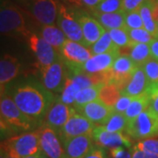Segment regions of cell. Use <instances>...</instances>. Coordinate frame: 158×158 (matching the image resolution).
I'll list each match as a JSON object with an SVG mask.
<instances>
[{
  "instance_id": "obj_1",
  "label": "cell",
  "mask_w": 158,
  "mask_h": 158,
  "mask_svg": "<svg viewBox=\"0 0 158 158\" xmlns=\"http://www.w3.org/2000/svg\"><path fill=\"white\" fill-rule=\"evenodd\" d=\"M10 96L23 113L37 120L45 118L48 111L56 101L54 93L44 85L38 84L19 85Z\"/></svg>"
},
{
  "instance_id": "obj_2",
  "label": "cell",
  "mask_w": 158,
  "mask_h": 158,
  "mask_svg": "<svg viewBox=\"0 0 158 158\" xmlns=\"http://www.w3.org/2000/svg\"><path fill=\"white\" fill-rule=\"evenodd\" d=\"M1 131L19 133L32 131L39 124V120L27 116L18 107L10 95H1L0 101Z\"/></svg>"
},
{
  "instance_id": "obj_3",
  "label": "cell",
  "mask_w": 158,
  "mask_h": 158,
  "mask_svg": "<svg viewBox=\"0 0 158 158\" xmlns=\"http://www.w3.org/2000/svg\"><path fill=\"white\" fill-rule=\"evenodd\" d=\"M0 32L3 35L27 40L31 32L25 22L21 11L16 6L4 3L0 10Z\"/></svg>"
},
{
  "instance_id": "obj_4",
  "label": "cell",
  "mask_w": 158,
  "mask_h": 158,
  "mask_svg": "<svg viewBox=\"0 0 158 158\" xmlns=\"http://www.w3.org/2000/svg\"><path fill=\"white\" fill-rule=\"evenodd\" d=\"M1 148L18 158L28 157L41 152L39 130L10 137L2 142Z\"/></svg>"
},
{
  "instance_id": "obj_5",
  "label": "cell",
  "mask_w": 158,
  "mask_h": 158,
  "mask_svg": "<svg viewBox=\"0 0 158 158\" xmlns=\"http://www.w3.org/2000/svg\"><path fill=\"white\" fill-rule=\"evenodd\" d=\"M126 133L131 138L143 141L158 136V114L148 108L135 118L127 122Z\"/></svg>"
},
{
  "instance_id": "obj_6",
  "label": "cell",
  "mask_w": 158,
  "mask_h": 158,
  "mask_svg": "<svg viewBox=\"0 0 158 158\" xmlns=\"http://www.w3.org/2000/svg\"><path fill=\"white\" fill-rule=\"evenodd\" d=\"M57 26L64 33L67 39L84 44V35L75 8L63 4L58 5Z\"/></svg>"
},
{
  "instance_id": "obj_7",
  "label": "cell",
  "mask_w": 158,
  "mask_h": 158,
  "mask_svg": "<svg viewBox=\"0 0 158 158\" xmlns=\"http://www.w3.org/2000/svg\"><path fill=\"white\" fill-rule=\"evenodd\" d=\"M59 52L65 64L72 72L77 71L93 56L86 46L68 39Z\"/></svg>"
},
{
  "instance_id": "obj_8",
  "label": "cell",
  "mask_w": 158,
  "mask_h": 158,
  "mask_svg": "<svg viewBox=\"0 0 158 158\" xmlns=\"http://www.w3.org/2000/svg\"><path fill=\"white\" fill-rule=\"evenodd\" d=\"M43 85L53 93H62L67 78L64 62L59 58L51 65L40 69Z\"/></svg>"
},
{
  "instance_id": "obj_9",
  "label": "cell",
  "mask_w": 158,
  "mask_h": 158,
  "mask_svg": "<svg viewBox=\"0 0 158 158\" xmlns=\"http://www.w3.org/2000/svg\"><path fill=\"white\" fill-rule=\"evenodd\" d=\"M27 43L37 59L40 69L49 66L60 58L56 49L40 35L31 33L27 38Z\"/></svg>"
},
{
  "instance_id": "obj_10",
  "label": "cell",
  "mask_w": 158,
  "mask_h": 158,
  "mask_svg": "<svg viewBox=\"0 0 158 158\" xmlns=\"http://www.w3.org/2000/svg\"><path fill=\"white\" fill-rule=\"evenodd\" d=\"M40 145L41 152L49 158H65L64 148L58 133L50 127L43 124L39 129Z\"/></svg>"
},
{
  "instance_id": "obj_11",
  "label": "cell",
  "mask_w": 158,
  "mask_h": 158,
  "mask_svg": "<svg viewBox=\"0 0 158 158\" xmlns=\"http://www.w3.org/2000/svg\"><path fill=\"white\" fill-rule=\"evenodd\" d=\"M138 66L130 58L129 56L121 55L114 61L111 69L109 70L110 80L121 89V91L129 82L133 74Z\"/></svg>"
},
{
  "instance_id": "obj_12",
  "label": "cell",
  "mask_w": 158,
  "mask_h": 158,
  "mask_svg": "<svg viewBox=\"0 0 158 158\" xmlns=\"http://www.w3.org/2000/svg\"><path fill=\"white\" fill-rule=\"evenodd\" d=\"M96 126L83 114L77 113L69 118L62 129L58 132V135L62 141L77 136L91 135Z\"/></svg>"
},
{
  "instance_id": "obj_13",
  "label": "cell",
  "mask_w": 158,
  "mask_h": 158,
  "mask_svg": "<svg viewBox=\"0 0 158 158\" xmlns=\"http://www.w3.org/2000/svg\"><path fill=\"white\" fill-rule=\"evenodd\" d=\"M91 137L94 144L103 148H113L124 147L132 148V142L130 139L122 133H112L106 130L102 126H96L91 133Z\"/></svg>"
},
{
  "instance_id": "obj_14",
  "label": "cell",
  "mask_w": 158,
  "mask_h": 158,
  "mask_svg": "<svg viewBox=\"0 0 158 158\" xmlns=\"http://www.w3.org/2000/svg\"><path fill=\"white\" fill-rule=\"evenodd\" d=\"M77 113V111L74 106L62 103L60 99H56L46 114L44 124L58 133L69 118Z\"/></svg>"
},
{
  "instance_id": "obj_15",
  "label": "cell",
  "mask_w": 158,
  "mask_h": 158,
  "mask_svg": "<svg viewBox=\"0 0 158 158\" xmlns=\"http://www.w3.org/2000/svg\"><path fill=\"white\" fill-rule=\"evenodd\" d=\"M76 11L83 31L84 45L87 48H90L107 30L104 28L93 16H90L85 11L78 10H76Z\"/></svg>"
},
{
  "instance_id": "obj_16",
  "label": "cell",
  "mask_w": 158,
  "mask_h": 158,
  "mask_svg": "<svg viewBox=\"0 0 158 158\" xmlns=\"http://www.w3.org/2000/svg\"><path fill=\"white\" fill-rule=\"evenodd\" d=\"M58 5L57 0H32L30 11L42 26L54 25L57 19Z\"/></svg>"
},
{
  "instance_id": "obj_17",
  "label": "cell",
  "mask_w": 158,
  "mask_h": 158,
  "mask_svg": "<svg viewBox=\"0 0 158 158\" xmlns=\"http://www.w3.org/2000/svg\"><path fill=\"white\" fill-rule=\"evenodd\" d=\"M77 113L83 114L97 126H102L115 113L114 108L106 105L100 99H96L77 109Z\"/></svg>"
},
{
  "instance_id": "obj_18",
  "label": "cell",
  "mask_w": 158,
  "mask_h": 158,
  "mask_svg": "<svg viewBox=\"0 0 158 158\" xmlns=\"http://www.w3.org/2000/svg\"><path fill=\"white\" fill-rule=\"evenodd\" d=\"M119 56H120V51L93 55L77 71L90 74L107 72L112 68L114 61ZM77 71H75V72H77Z\"/></svg>"
},
{
  "instance_id": "obj_19",
  "label": "cell",
  "mask_w": 158,
  "mask_h": 158,
  "mask_svg": "<svg viewBox=\"0 0 158 158\" xmlns=\"http://www.w3.org/2000/svg\"><path fill=\"white\" fill-rule=\"evenodd\" d=\"M62 143L69 158H84L95 145L91 135L68 138L62 140Z\"/></svg>"
},
{
  "instance_id": "obj_20",
  "label": "cell",
  "mask_w": 158,
  "mask_h": 158,
  "mask_svg": "<svg viewBox=\"0 0 158 158\" xmlns=\"http://www.w3.org/2000/svg\"><path fill=\"white\" fill-rule=\"evenodd\" d=\"M20 62L17 57L9 54L3 56L0 61V85L3 87L17 77L20 70Z\"/></svg>"
},
{
  "instance_id": "obj_21",
  "label": "cell",
  "mask_w": 158,
  "mask_h": 158,
  "mask_svg": "<svg viewBox=\"0 0 158 158\" xmlns=\"http://www.w3.org/2000/svg\"><path fill=\"white\" fill-rule=\"evenodd\" d=\"M148 88L149 83L148 81L146 74L141 66H138L132 77L130 78L129 82L122 90V94L135 98L146 92Z\"/></svg>"
},
{
  "instance_id": "obj_22",
  "label": "cell",
  "mask_w": 158,
  "mask_h": 158,
  "mask_svg": "<svg viewBox=\"0 0 158 158\" xmlns=\"http://www.w3.org/2000/svg\"><path fill=\"white\" fill-rule=\"evenodd\" d=\"M92 16L103 26L106 30L125 28L126 27V12L123 11L112 13H103L92 11Z\"/></svg>"
},
{
  "instance_id": "obj_23",
  "label": "cell",
  "mask_w": 158,
  "mask_h": 158,
  "mask_svg": "<svg viewBox=\"0 0 158 158\" xmlns=\"http://www.w3.org/2000/svg\"><path fill=\"white\" fill-rule=\"evenodd\" d=\"M40 36H41L47 42L53 46L57 51H60L62 45L67 40L64 33L55 25L42 26Z\"/></svg>"
},
{
  "instance_id": "obj_24",
  "label": "cell",
  "mask_w": 158,
  "mask_h": 158,
  "mask_svg": "<svg viewBox=\"0 0 158 158\" xmlns=\"http://www.w3.org/2000/svg\"><path fill=\"white\" fill-rule=\"evenodd\" d=\"M150 100H151V98H150V94L148 90L139 96L135 97L132 103L130 104L129 107L127 108V110L124 113L125 117L127 118V121L135 118L142 112L147 110L148 108L149 107Z\"/></svg>"
},
{
  "instance_id": "obj_25",
  "label": "cell",
  "mask_w": 158,
  "mask_h": 158,
  "mask_svg": "<svg viewBox=\"0 0 158 158\" xmlns=\"http://www.w3.org/2000/svg\"><path fill=\"white\" fill-rule=\"evenodd\" d=\"M154 0H147L141 8L139 11L141 13V19L143 21L144 28L147 30L149 34H151L155 38H158V25L155 20L153 15V7H154Z\"/></svg>"
},
{
  "instance_id": "obj_26",
  "label": "cell",
  "mask_w": 158,
  "mask_h": 158,
  "mask_svg": "<svg viewBox=\"0 0 158 158\" xmlns=\"http://www.w3.org/2000/svg\"><path fill=\"white\" fill-rule=\"evenodd\" d=\"M122 95L121 89L112 82H107L102 86L98 99L111 107H114L116 102Z\"/></svg>"
},
{
  "instance_id": "obj_27",
  "label": "cell",
  "mask_w": 158,
  "mask_h": 158,
  "mask_svg": "<svg viewBox=\"0 0 158 158\" xmlns=\"http://www.w3.org/2000/svg\"><path fill=\"white\" fill-rule=\"evenodd\" d=\"M105 84L106 83H103V84L87 87V88L79 90L77 95L76 97V101H75L74 107L77 109V108L84 106L85 105L90 103V102L98 99L100 90H101L102 86Z\"/></svg>"
},
{
  "instance_id": "obj_28",
  "label": "cell",
  "mask_w": 158,
  "mask_h": 158,
  "mask_svg": "<svg viewBox=\"0 0 158 158\" xmlns=\"http://www.w3.org/2000/svg\"><path fill=\"white\" fill-rule=\"evenodd\" d=\"M130 58L135 62L137 66H142L145 62L151 59V52L149 44L135 43L128 48Z\"/></svg>"
},
{
  "instance_id": "obj_29",
  "label": "cell",
  "mask_w": 158,
  "mask_h": 158,
  "mask_svg": "<svg viewBox=\"0 0 158 158\" xmlns=\"http://www.w3.org/2000/svg\"><path fill=\"white\" fill-rule=\"evenodd\" d=\"M92 55H98L104 54L108 52H114V51H120V48L113 41L109 32L106 31L102 35L99 40L96 41L93 45L90 48Z\"/></svg>"
},
{
  "instance_id": "obj_30",
  "label": "cell",
  "mask_w": 158,
  "mask_h": 158,
  "mask_svg": "<svg viewBox=\"0 0 158 158\" xmlns=\"http://www.w3.org/2000/svg\"><path fill=\"white\" fill-rule=\"evenodd\" d=\"M80 90L81 88L78 85L73 82V80L69 77V76H67L64 88L60 95L59 99L68 106H74L76 101V97Z\"/></svg>"
},
{
  "instance_id": "obj_31",
  "label": "cell",
  "mask_w": 158,
  "mask_h": 158,
  "mask_svg": "<svg viewBox=\"0 0 158 158\" xmlns=\"http://www.w3.org/2000/svg\"><path fill=\"white\" fill-rule=\"evenodd\" d=\"M127 122L128 121L124 114L114 113L105 124L102 125V127L112 133H122L126 130Z\"/></svg>"
},
{
  "instance_id": "obj_32",
  "label": "cell",
  "mask_w": 158,
  "mask_h": 158,
  "mask_svg": "<svg viewBox=\"0 0 158 158\" xmlns=\"http://www.w3.org/2000/svg\"><path fill=\"white\" fill-rule=\"evenodd\" d=\"M108 32L113 42L118 46L119 48H127L133 45L129 38L127 27L112 29V30H109Z\"/></svg>"
},
{
  "instance_id": "obj_33",
  "label": "cell",
  "mask_w": 158,
  "mask_h": 158,
  "mask_svg": "<svg viewBox=\"0 0 158 158\" xmlns=\"http://www.w3.org/2000/svg\"><path fill=\"white\" fill-rule=\"evenodd\" d=\"M128 35L133 44L135 43H145L150 44L156 39L152 34H149L145 28L128 29Z\"/></svg>"
},
{
  "instance_id": "obj_34",
  "label": "cell",
  "mask_w": 158,
  "mask_h": 158,
  "mask_svg": "<svg viewBox=\"0 0 158 158\" xmlns=\"http://www.w3.org/2000/svg\"><path fill=\"white\" fill-rule=\"evenodd\" d=\"M142 69L146 74L148 81L150 85H158V61L156 59H149L142 66Z\"/></svg>"
},
{
  "instance_id": "obj_35",
  "label": "cell",
  "mask_w": 158,
  "mask_h": 158,
  "mask_svg": "<svg viewBox=\"0 0 158 158\" xmlns=\"http://www.w3.org/2000/svg\"><path fill=\"white\" fill-rule=\"evenodd\" d=\"M93 11L103 13H112L123 11L122 0H104Z\"/></svg>"
},
{
  "instance_id": "obj_36",
  "label": "cell",
  "mask_w": 158,
  "mask_h": 158,
  "mask_svg": "<svg viewBox=\"0 0 158 158\" xmlns=\"http://www.w3.org/2000/svg\"><path fill=\"white\" fill-rule=\"evenodd\" d=\"M133 148L148 154L158 156V139L153 138V139L139 141L133 146Z\"/></svg>"
},
{
  "instance_id": "obj_37",
  "label": "cell",
  "mask_w": 158,
  "mask_h": 158,
  "mask_svg": "<svg viewBox=\"0 0 158 158\" xmlns=\"http://www.w3.org/2000/svg\"><path fill=\"white\" fill-rule=\"evenodd\" d=\"M126 27L128 29L144 28L143 21L139 10L126 12Z\"/></svg>"
},
{
  "instance_id": "obj_38",
  "label": "cell",
  "mask_w": 158,
  "mask_h": 158,
  "mask_svg": "<svg viewBox=\"0 0 158 158\" xmlns=\"http://www.w3.org/2000/svg\"><path fill=\"white\" fill-rule=\"evenodd\" d=\"M134 98H135L134 97L122 94L118 99V101L116 102V104H115V106L113 107L115 113L124 114L125 112L127 110V108L129 107L130 104L134 100Z\"/></svg>"
},
{
  "instance_id": "obj_39",
  "label": "cell",
  "mask_w": 158,
  "mask_h": 158,
  "mask_svg": "<svg viewBox=\"0 0 158 158\" xmlns=\"http://www.w3.org/2000/svg\"><path fill=\"white\" fill-rule=\"evenodd\" d=\"M147 0H122V10L125 12L137 11Z\"/></svg>"
},
{
  "instance_id": "obj_40",
  "label": "cell",
  "mask_w": 158,
  "mask_h": 158,
  "mask_svg": "<svg viewBox=\"0 0 158 158\" xmlns=\"http://www.w3.org/2000/svg\"><path fill=\"white\" fill-rule=\"evenodd\" d=\"M149 94H150V105L149 107L152 111L158 114V85H150L148 89Z\"/></svg>"
},
{
  "instance_id": "obj_41",
  "label": "cell",
  "mask_w": 158,
  "mask_h": 158,
  "mask_svg": "<svg viewBox=\"0 0 158 158\" xmlns=\"http://www.w3.org/2000/svg\"><path fill=\"white\" fill-rule=\"evenodd\" d=\"M84 158H108L105 148L94 145Z\"/></svg>"
},
{
  "instance_id": "obj_42",
  "label": "cell",
  "mask_w": 158,
  "mask_h": 158,
  "mask_svg": "<svg viewBox=\"0 0 158 158\" xmlns=\"http://www.w3.org/2000/svg\"><path fill=\"white\" fill-rule=\"evenodd\" d=\"M132 153H133V158H158L156 155H152V154H148V153L141 151L139 149H136L132 148Z\"/></svg>"
},
{
  "instance_id": "obj_43",
  "label": "cell",
  "mask_w": 158,
  "mask_h": 158,
  "mask_svg": "<svg viewBox=\"0 0 158 158\" xmlns=\"http://www.w3.org/2000/svg\"><path fill=\"white\" fill-rule=\"evenodd\" d=\"M149 47H150V52H151L152 58L158 61V38H156L154 40L149 44Z\"/></svg>"
},
{
  "instance_id": "obj_44",
  "label": "cell",
  "mask_w": 158,
  "mask_h": 158,
  "mask_svg": "<svg viewBox=\"0 0 158 158\" xmlns=\"http://www.w3.org/2000/svg\"><path fill=\"white\" fill-rule=\"evenodd\" d=\"M104 0H82L84 6L88 7V8H90L91 11L95 10L97 6H98Z\"/></svg>"
},
{
  "instance_id": "obj_45",
  "label": "cell",
  "mask_w": 158,
  "mask_h": 158,
  "mask_svg": "<svg viewBox=\"0 0 158 158\" xmlns=\"http://www.w3.org/2000/svg\"><path fill=\"white\" fill-rule=\"evenodd\" d=\"M63 2H65L66 4H68L69 6H71L74 8H81L82 6H84L82 0H62Z\"/></svg>"
},
{
  "instance_id": "obj_46",
  "label": "cell",
  "mask_w": 158,
  "mask_h": 158,
  "mask_svg": "<svg viewBox=\"0 0 158 158\" xmlns=\"http://www.w3.org/2000/svg\"><path fill=\"white\" fill-rule=\"evenodd\" d=\"M108 158H111V157H108ZM117 158H133L132 149H131V148H127V149L126 150V152H125L122 156H120L119 157H117Z\"/></svg>"
},
{
  "instance_id": "obj_47",
  "label": "cell",
  "mask_w": 158,
  "mask_h": 158,
  "mask_svg": "<svg viewBox=\"0 0 158 158\" xmlns=\"http://www.w3.org/2000/svg\"><path fill=\"white\" fill-rule=\"evenodd\" d=\"M0 158H18L13 155H11L9 153H7L6 150H4L3 148H1V157Z\"/></svg>"
},
{
  "instance_id": "obj_48",
  "label": "cell",
  "mask_w": 158,
  "mask_h": 158,
  "mask_svg": "<svg viewBox=\"0 0 158 158\" xmlns=\"http://www.w3.org/2000/svg\"><path fill=\"white\" fill-rule=\"evenodd\" d=\"M42 155H43V153L40 152L38 153V154H36V155H34V156H28V157H25V158H41L42 157Z\"/></svg>"
},
{
  "instance_id": "obj_49",
  "label": "cell",
  "mask_w": 158,
  "mask_h": 158,
  "mask_svg": "<svg viewBox=\"0 0 158 158\" xmlns=\"http://www.w3.org/2000/svg\"><path fill=\"white\" fill-rule=\"evenodd\" d=\"M41 158H49V157H48V156H47L46 155H44V154H43V155H42V157Z\"/></svg>"
},
{
  "instance_id": "obj_50",
  "label": "cell",
  "mask_w": 158,
  "mask_h": 158,
  "mask_svg": "<svg viewBox=\"0 0 158 158\" xmlns=\"http://www.w3.org/2000/svg\"><path fill=\"white\" fill-rule=\"evenodd\" d=\"M156 5L158 6V1H156Z\"/></svg>"
},
{
  "instance_id": "obj_51",
  "label": "cell",
  "mask_w": 158,
  "mask_h": 158,
  "mask_svg": "<svg viewBox=\"0 0 158 158\" xmlns=\"http://www.w3.org/2000/svg\"><path fill=\"white\" fill-rule=\"evenodd\" d=\"M154 1H158V0H154Z\"/></svg>"
},
{
  "instance_id": "obj_52",
  "label": "cell",
  "mask_w": 158,
  "mask_h": 158,
  "mask_svg": "<svg viewBox=\"0 0 158 158\" xmlns=\"http://www.w3.org/2000/svg\"><path fill=\"white\" fill-rule=\"evenodd\" d=\"M65 158H69V157H68V156H66V157H65Z\"/></svg>"
}]
</instances>
